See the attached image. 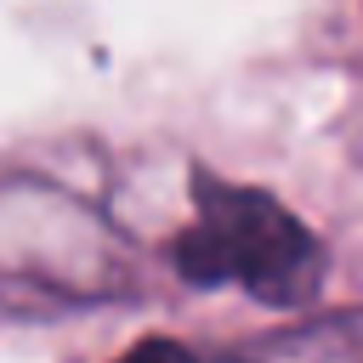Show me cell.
<instances>
[{
  "label": "cell",
  "instance_id": "obj_1",
  "mask_svg": "<svg viewBox=\"0 0 363 363\" xmlns=\"http://www.w3.org/2000/svg\"><path fill=\"white\" fill-rule=\"evenodd\" d=\"M193 227L176 233V272L187 284H244L267 306H295L323 284L318 238L261 187L193 170Z\"/></svg>",
  "mask_w": 363,
  "mask_h": 363
},
{
  "label": "cell",
  "instance_id": "obj_2",
  "mask_svg": "<svg viewBox=\"0 0 363 363\" xmlns=\"http://www.w3.org/2000/svg\"><path fill=\"white\" fill-rule=\"evenodd\" d=\"M119 363H193V352L182 346V340H164V335H147V340H136Z\"/></svg>",
  "mask_w": 363,
  "mask_h": 363
}]
</instances>
